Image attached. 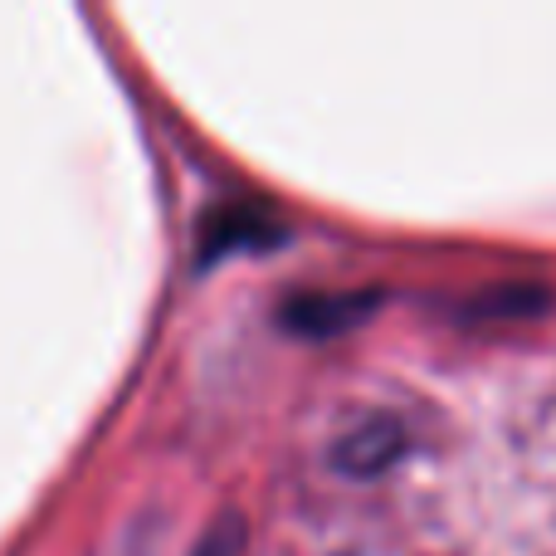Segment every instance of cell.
I'll use <instances>...</instances> for the list:
<instances>
[{
	"mask_svg": "<svg viewBox=\"0 0 556 556\" xmlns=\"http://www.w3.org/2000/svg\"><path fill=\"white\" fill-rule=\"evenodd\" d=\"M283 244V225L269 220L254 205H220L211 220L201 225V260L215 264L225 254H250V250H269Z\"/></svg>",
	"mask_w": 556,
	"mask_h": 556,
	"instance_id": "cell-1",
	"label": "cell"
},
{
	"mask_svg": "<svg viewBox=\"0 0 556 556\" xmlns=\"http://www.w3.org/2000/svg\"><path fill=\"white\" fill-rule=\"evenodd\" d=\"M283 317H288V327H298V332H307V337L337 332V327L362 323V317H366V298H356V293H342V298L303 293V298H293V303L283 307Z\"/></svg>",
	"mask_w": 556,
	"mask_h": 556,
	"instance_id": "cell-2",
	"label": "cell"
}]
</instances>
